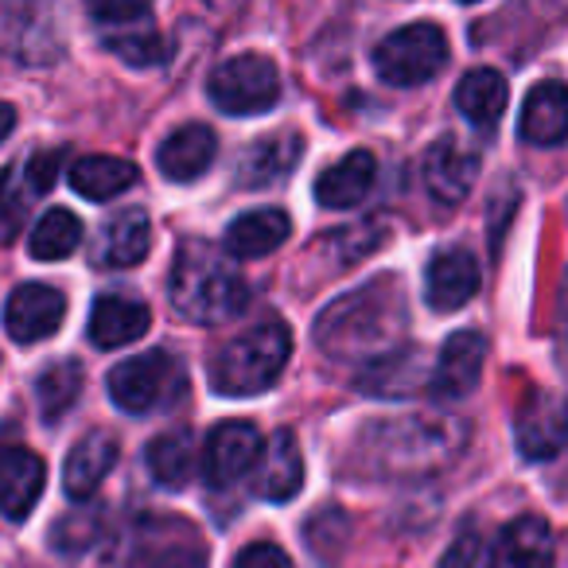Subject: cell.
I'll return each instance as SVG.
<instances>
[{
	"label": "cell",
	"instance_id": "13",
	"mask_svg": "<svg viewBox=\"0 0 568 568\" xmlns=\"http://www.w3.org/2000/svg\"><path fill=\"white\" fill-rule=\"evenodd\" d=\"M48 483V467L24 444H0V514L24 521L36 510Z\"/></svg>",
	"mask_w": 568,
	"mask_h": 568
},
{
	"label": "cell",
	"instance_id": "4",
	"mask_svg": "<svg viewBox=\"0 0 568 568\" xmlns=\"http://www.w3.org/2000/svg\"><path fill=\"white\" fill-rule=\"evenodd\" d=\"M459 420L417 413V417L382 420L371 428V448L378 467L389 471H417V467H436L452 456L459 444Z\"/></svg>",
	"mask_w": 568,
	"mask_h": 568
},
{
	"label": "cell",
	"instance_id": "36",
	"mask_svg": "<svg viewBox=\"0 0 568 568\" xmlns=\"http://www.w3.org/2000/svg\"><path fill=\"white\" fill-rule=\"evenodd\" d=\"M234 568H293V560H288V552H284L281 545L253 541V545H245V549L237 552Z\"/></svg>",
	"mask_w": 568,
	"mask_h": 568
},
{
	"label": "cell",
	"instance_id": "31",
	"mask_svg": "<svg viewBox=\"0 0 568 568\" xmlns=\"http://www.w3.org/2000/svg\"><path fill=\"white\" fill-rule=\"evenodd\" d=\"M82 242V222L79 214H71L67 206H51L32 230V257L36 261H63L79 250Z\"/></svg>",
	"mask_w": 568,
	"mask_h": 568
},
{
	"label": "cell",
	"instance_id": "19",
	"mask_svg": "<svg viewBox=\"0 0 568 568\" xmlns=\"http://www.w3.org/2000/svg\"><path fill=\"white\" fill-rule=\"evenodd\" d=\"M288 234H293V219L281 211V206H261V211H245L242 219H234L226 226V237H222V245H226L230 257H265V253L281 250L284 242H288Z\"/></svg>",
	"mask_w": 568,
	"mask_h": 568
},
{
	"label": "cell",
	"instance_id": "38",
	"mask_svg": "<svg viewBox=\"0 0 568 568\" xmlns=\"http://www.w3.org/2000/svg\"><path fill=\"white\" fill-rule=\"evenodd\" d=\"M475 560H479V534L464 529V534L448 545V552H444L436 568H475Z\"/></svg>",
	"mask_w": 568,
	"mask_h": 568
},
{
	"label": "cell",
	"instance_id": "1",
	"mask_svg": "<svg viewBox=\"0 0 568 568\" xmlns=\"http://www.w3.org/2000/svg\"><path fill=\"white\" fill-rule=\"evenodd\" d=\"M405 327H409V312H405L402 281L378 276L320 312L316 347L335 363L371 366L405 347Z\"/></svg>",
	"mask_w": 568,
	"mask_h": 568
},
{
	"label": "cell",
	"instance_id": "20",
	"mask_svg": "<svg viewBox=\"0 0 568 568\" xmlns=\"http://www.w3.org/2000/svg\"><path fill=\"white\" fill-rule=\"evenodd\" d=\"M152 245V222L144 211H118L98 234V250L94 261L105 268H133L149 257Z\"/></svg>",
	"mask_w": 568,
	"mask_h": 568
},
{
	"label": "cell",
	"instance_id": "41",
	"mask_svg": "<svg viewBox=\"0 0 568 568\" xmlns=\"http://www.w3.org/2000/svg\"><path fill=\"white\" fill-rule=\"evenodd\" d=\"M459 4H475V0H459Z\"/></svg>",
	"mask_w": 568,
	"mask_h": 568
},
{
	"label": "cell",
	"instance_id": "18",
	"mask_svg": "<svg viewBox=\"0 0 568 568\" xmlns=\"http://www.w3.org/2000/svg\"><path fill=\"white\" fill-rule=\"evenodd\" d=\"M149 327H152V312L144 308L141 301L110 293V296H98L94 312H90L87 335L94 347L113 351V347H125V343L141 339Z\"/></svg>",
	"mask_w": 568,
	"mask_h": 568
},
{
	"label": "cell",
	"instance_id": "10",
	"mask_svg": "<svg viewBox=\"0 0 568 568\" xmlns=\"http://www.w3.org/2000/svg\"><path fill=\"white\" fill-rule=\"evenodd\" d=\"M253 490L268 503H288L304 487V456L301 440L288 428H276L268 440H261V452L253 459Z\"/></svg>",
	"mask_w": 568,
	"mask_h": 568
},
{
	"label": "cell",
	"instance_id": "15",
	"mask_svg": "<svg viewBox=\"0 0 568 568\" xmlns=\"http://www.w3.org/2000/svg\"><path fill=\"white\" fill-rule=\"evenodd\" d=\"M479 293V261L464 245L440 250L425 268V301L436 312H459Z\"/></svg>",
	"mask_w": 568,
	"mask_h": 568
},
{
	"label": "cell",
	"instance_id": "39",
	"mask_svg": "<svg viewBox=\"0 0 568 568\" xmlns=\"http://www.w3.org/2000/svg\"><path fill=\"white\" fill-rule=\"evenodd\" d=\"M9 183H12V175L0 172V242H9L20 226V203H17V195H12Z\"/></svg>",
	"mask_w": 568,
	"mask_h": 568
},
{
	"label": "cell",
	"instance_id": "34",
	"mask_svg": "<svg viewBox=\"0 0 568 568\" xmlns=\"http://www.w3.org/2000/svg\"><path fill=\"white\" fill-rule=\"evenodd\" d=\"M304 534H308V545H312V552H316V557L335 560V557H339V549H343V541L351 537V521L332 506V510L316 514Z\"/></svg>",
	"mask_w": 568,
	"mask_h": 568
},
{
	"label": "cell",
	"instance_id": "27",
	"mask_svg": "<svg viewBox=\"0 0 568 568\" xmlns=\"http://www.w3.org/2000/svg\"><path fill=\"white\" fill-rule=\"evenodd\" d=\"M506 102H510L506 79L498 71H490V67H475V71H467L456 87L459 113L479 129H495L506 113Z\"/></svg>",
	"mask_w": 568,
	"mask_h": 568
},
{
	"label": "cell",
	"instance_id": "2",
	"mask_svg": "<svg viewBox=\"0 0 568 568\" xmlns=\"http://www.w3.org/2000/svg\"><path fill=\"white\" fill-rule=\"evenodd\" d=\"M168 296L172 308L180 312L187 324L214 327L234 320L250 301L242 273L206 242H187L175 253L172 276H168Z\"/></svg>",
	"mask_w": 568,
	"mask_h": 568
},
{
	"label": "cell",
	"instance_id": "29",
	"mask_svg": "<svg viewBox=\"0 0 568 568\" xmlns=\"http://www.w3.org/2000/svg\"><path fill=\"white\" fill-rule=\"evenodd\" d=\"M144 464H149L152 479H156L160 487L180 490L183 483L191 479V471H195V440H191L187 428L160 433L156 440L149 444V452H144Z\"/></svg>",
	"mask_w": 568,
	"mask_h": 568
},
{
	"label": "cell",
	"instance_id": "24",
	"mask_svg": "<svg viewBox=\"0 0 568 568\" xmlns=\"http://www.w3.org/2000/svg\"><path fill=\"white\" fill-rule=\"evenodd\" d=\"M518 133L526 144H560L568 133V90L560 82H537L529 90L526 105H521V121H518Z\"/></svg>",
	"mask_w": 568,
	"mask_h": 568
},
{
	"label": "cell",
	"instance_id": "9",
	"mask_svg": "<svg viewBox=\"0 0 568 568\" xmlns=\"http://www.w3.org/2000/svg\"><path fill=\"white\" fill-rule=\"evenodd\" d=\"M0 51L20 63H55L63 55L55 0H0Z\"/></svg>",
	"mask_w": 568,
	"mask_h": 568
},
{
	"label": "cell",
	"instance_id": "21",
	"mask_svg": "<svg viewBox=\"0 0 568 568\" xmlns=\"http://www.w3.org/2000/svg\"><path fill=\"white\" fill-rule=\"evenodd\" d=\"M219 156V136L206 125H183L160 144L156 164L172 183H191L206 172Z\"/></svg>",
	"mask_w": 568,
	"mask_h": 568
},
{
	"label": "cell",
	"instance_id": "22",
	"mask_svg": "<svg viewBox=\"0 0 568 568\" xmlns=\"http://www.w3.org/2000/svg\"><path fill=\"white\" fill-rule=\"evenodd\" d=\"M552 552H557V537H552V526L545 518H526L510 521L498 537V549L490 568H549Z\"/></svg>",
	"mask_w": 568,
	"mask_h": 568
},
{
	"label": "cell",
	"instance_id": "17",
	"mask_svg": "<svg viewBox=\"0 0 568 568\" xmlns=\"http://www.w3.org/2000/svg\"><path fill=\"white\" fill-rule=\"evenodd\" d=\"M304 152V136L301 133H268L257 144H250V152L242 156L237 168V183L242 187H276L281 180L296 172Z\"/></svg>",
	"mask_w": 568,
	"mask_h": 568
},
{
	"label": "cell",
	"instance_id": "11",
	"mask_svg": "<svg viewBox=\"0 0 568 568\" xmlns=\"http://www.w3.org/2000/svg\"><path fill=\"white\" fill-rule=\"evenodd\" d=\"M483 363H487V339L479 332H456L444 343L436 371L428 374V394L436 402H464L479 386Z\"/></svg>",
	"mask_w": 568,
	"mask_h": 568
},
{
	"label": "cell",
	"instance_id": "32",
	"mask_svg": "<svg viewBox=\"0 0 568 568\" xmlns=\"http://www.w3.org/2000/svg\"><path fill=\"white\" fill-rule=\"evenodd\" d=\"M102 43H105V51H110V55H118L121 63H129V67H156L160 59H164V51H168L164 40H160V32L149 24V20L110 28Z\"/></svg>",
	"mask_w": 568,
	"mask_h": 568
},
{
	"label": "cell",
	"instance_id": "35",
	"mask_svg": "<svg viewBox=\"0 0 568 568\" xmlns=\"http://www.w3.org/2000/svg\"><path fill=\"white\" fill-rule=\"evenodd\" d=\"M90 12V20L105 28H121V24H136V20H149L152 0H82Z\"/></svg>",
	"mask_w": 568,
	"mask_h": 568
},
{
	"label": "cell",
	"instance_id": "30",
	"mask_svg": "<svg viewBox=\"0 0 568 568\" xmlns=\"http://www.w3.org/2000/svg\"><path fill=\"white\" fill-rule=\"evenodd\" d=\"M82 382H87V374H82V366L74 363V358L51 363L48 371L40 374V382H36V402H40L43 420H51V425L63 420V413H71L74 402H79Z\"/></svg>",
	"mask_w": 568,
	"mask_h": 568
},
{
	"label": "cell",
	"instance_id": "7",
	"mask_svg": "<svg viewBox=\"0 0 568 568\" xmlns=\"http://www.w3.org/2000/svg\"><path fill=\"white\" fill-rule=\"evenodd\" d=\"M211 102L230 118H253V113H268L281 102V71L273 59L265 55H234L226 63L214 67L211 82Z\"/></svg>",
	"mask_w": 568,
	"mask_h": 568
},
{
	"label": "cell",
	"instance_id": "40",
	"mask_svg": "<svg viewBox=\"0 0 568 568\" xmlns=\"http://www.w3.org/2000/svg\"><path fill=\"white\" fill-rule=\"evenodd\" d=\"M12 125H17V110L9 102H0V141L12 133Z\"/></svg>",
	"mask_w": 568,
	"mask_h": 568
},
{
	"label": "cell",
	"instance_id": "8",
	"mask_svg": "<svg viewBox=\"0 0 568 568\" xmlns=\"http://www.w3.org/2000/svg\"><path fill=\"white\" fill-rule=\"evenodd\" d=\"M129 568H206V541L180 514H144L133 526Z\"/></svg>",
	"mask_w": 568,
	"mask_h": 568
},
{
	"label": "cell",
	"instance_id": "16",
	"mask_svg": "<svg viewBox=\"0 0 568 568\" xmlns=\"http://www.w3.org/2000/svg\"><path fill=\"white\" fill-rule=\"evenodd\" d=\"M425 183L440 203H464L475 187V175H479V156L471 149H464L459 141H436L425 152Z\"/></svg>",
	"mask_w": 568,
	"mask_h": 568
},
{
	"label": "cell",
	"instance_id": "12",
	"mask_svg": "<svg viewBox=\"0 0 568 568\" xmlns=\"http://www.w3.org/2000/svg\"><path fill=\"white\" fill-rule=\"evenodd\" d=\"M67 296L51 284H20L4 304V332L17 343H40L63 327Z\"/></svg>",
	"mask_w": 568,
	"mask_h": 568
},
{
	"label": "cell",
	"instance_id": "25",
	"mask_svg": "<svg viewBox=\"0 0 568 568\" xmlns=\"http://www.w3.org/2000/svg\"><path fill=\"white\" fill-rule=\"evenodd\" d=\"M113 464H118V440H113L110 433H87L71 448V456H67V467H63L67 495L79 498V503L94 498V490L102 487V479L113 471Z\"/></svg>",
	"mask_w": 568,
	"mask_h": 568
},
{
	"label": "cell",
	"instance_id": "5",
	"mask_svg": "<svg viewBox=\"0 0 568 568\" xmlns=\"http://www.w3.org/2000/svg\"><path fill=\"white\" fill-rule=\"evenodd\" d=\"M187 389L180 358L168 351H149V355L125 358L110 371V397L125 413H156L175 405Z\"/></svg>",
	"mask_w": 568,
	"mask_h": 568
},
{
	"label": "cell",
	"instance_id": "28",
	"mask_svg": "<svg viewBox=\"0 0 568 568\" xmlns=\"http://www.w3.org/2000/svg\"><path fill=\"white\" fill-rule=\"evenodd\" d=\"M141 180L133 160L121 156H82L71 164V187L79 191L82 199H94V203H105V199L121 195L133 183Z\"/></svg>",
	"mask_w": 568,
	"mask_h": 568
},
{
	"label": "cell",
	"instance_id": "23",
	"mask_svg": "<svg viewBox=\"0 0 568 568\" xmlns=\"http://www.w3.org/2000/svg\"><path fill=\"white\" fill-rule=\"evenodd\" d=\"M374 175H378V164L366 149L347 152L343 160H335L324 175L316 180V203L327 206V211H347V206H358L374 187Z\"/></svg>",
	"mask_w": 568,
	"mask_h": 568
},
{
	"label": "cell",
	"instance_id": "37",
	"mask_svg": "<svg viewBox=\"0 0 568 568\" xmlns=\"http://www.w3.org/2000/svg\"><path fill=\"white\" fill-rule=\"evenodd\" d=\"M59 168H63V152H36L32 160H28V187L32 191H51L59 180Z\"/></svg>",
	"mask_w": 568,
	"mask_h": 568
},
{
	"label": "cell",
	"instance_id": "26",
	"mask_svg": "<svg viewBox=\"0 0 568 568\" xmlns=\"http://www.w3.org/2000/svg\"><path fill=\"white\" fill-rule=\"evenodd\" d=\"M565 444V417L549 394H537L518 413V452L526 459H552Z\"/></svg>",
	"mask_w": 568,
	"mask_h": 568
},
{
	"label": "cell",
	"instance_id": "33",
	"mask_svg": "<svg viewBox=\"0 0 568 568\" xmlns=\"http://www.w3.org/2000/svg\"><path fill=\"white\" fill-rule=\"evenodd\" d=\"M98 514L94 510H74L67 514V518L55 521V529H51V545H55L63 557H74V552H87L90 545L98 541Z\"/></svg>",
	"mask_w": 568,
	"mask_h": 568
},
{
	"label": "cell",
	"instance_id": "14",
	"mask_svg": "<svg viewBox=\"0 0 568 568\" xmlns=\"http://www.w3.org/2000/svg\"><path fill=\"white\" fill-rule=\"evenodd\" d=\"M261 452V433L250 420H226L211 433L203 452V475L211 487H230L253 467Z\"/></svg>",
	"mask_w": 568,
	"mask_h": 568
},
{
	"label": "cell",
	"instance_id": "3",
	"mask_svg": "<svg viewBox=\"0 0 568 568\" xmlns=\"http://www.w3.org/2000/svg\"><path fill=\"white\" fill-rule=\"evenodd\" d=\"M293 355V335L281 320H265V324L250 327L226 347L214 351L211 358V389L226 397H253L265 394L281 371L288 366Z\"/></svg>",
	"mask_w": 568,
	"mask_h": 568
},
{
	"label": "cell",
	"instance_id": "6",
	"mask_svg": "<svg viewBox=\"0 0 568 568\" xmlns=\"http://www.w3.org/2000/svg\"><path fill=\"white\" fill-rule=\"evenodd\" d=\"M448 63V36L436 24H405L389 32L374 51V71L386 87H425Z\"/></svg>",
	"mask_w": 568,
	"mask_h": 568
}]
</instances>
